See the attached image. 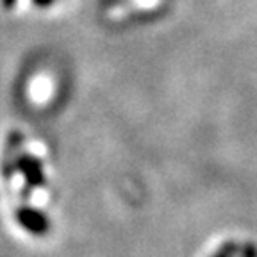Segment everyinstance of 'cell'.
Masks as SVG:
<instances>
[{
	"instance_id": "1",
	"label": "cell",
	"mask_w": 257,
	"mask_h": 257,
	"mask_svg": "<svg viewBox=\"0 0 257 257\" xmlns=\"http://www.w3.org/2000/svg\"><path fill=\"white\" fill-rule=\"evenodd\" d=\"M16 220L18 223L24 227L25 230H29L34 236H43L50 230V220L45 214H41L40 211L31 207H24L16 213Z\"/></svg>"
},
{
	"instance_id": "2",
	"label": "cell",
	"mask_w": 257,
	"mask_h": 257,
	"mask_svg": "<svg viewBox=\"0 0 257 257\" xmlns=\"http://www.w3.org/2000/svg\"><path fill=\"white\" fill-rule=\"evenodd\" d=\"M16 168L25 175L27 181V189L31 188H41L45 184V173L41 168V161L32 156H20L16 161Z\"/></svg>"
},
{
	"instance_id": "3",
	"label": "cell",
	"mask_w": 257,
	"mask_h": 257,
	"mask_svg": "<svg viewBox=\"0 0 257 257\" xmlns=\"http://www.w3.org/2000/svg\"><path fill=\"white\" fill-rule=\"evenodd\" d=\"M239 250H241V246L237 245L236 241H230V243H225V245L221 246V248L218 250L213 257H234V255L239 253Z\"/></svg>"
},
{
	"instance_id": "4",
	"label": "cell",
	"mask_w": 257,
	"mask_h": 257,
	"mask_svg": "<svg viewBox=\"0 0 257 257\" xmlns=\"http://www.w3.org/2000/svg\"><path fill=\"white\" fill-rule=\"evenodd\" d=\"M52 2V0H36V4H40V6H48Z\"/></svg>"
}]
</instances>
